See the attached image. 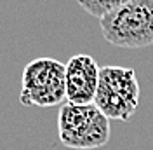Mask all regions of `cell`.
<instances>
[{
	"label": "cell",
	"mask_w": 153,
	"mask_h": 150,
	"mask_svg": "<svg viewBox=\"0 0 153 150\" xmlns=\"http://www.w3.org/2000/svg\"><path fill=\"white\" fill-rule=\"evenodd\" d=\"M132 0H78V5L85 10L87 14L101 19L106 14L113 12L115 9L122 7L125 4H129Z\"/></svg>",
	"instance_id": "obj_6"
},
{
	"label": "cell",
	"mask_w": 153,
	"mask_h": 150,
	"mask_svg": "<svg viewBox=\"0 0 153 150\" xmlns=\"http://www.w3.org/2000/svg\"><path fill=\"white\" fill-rule=\"evenodd\" d=\"M141 87L134 68L103 66L94 105L111 121H129L137 110Z\"/></svg>",
	"instance_id": "obj_3"
},
{
	"label": "cell",
	"mask_w": 153,
	"mask_h": 150,
	"mask_svg": "<svg viewBox=\"0 0 153 150\" xmlns=\"http://www.w3.org/2000/svg\"><path fill=\"white\" fill-rule=\"evenodd\" d=\"M103 37L117 47L141 49L153 44V0H132L99 19Z\"/></svg>",
	"instance_id": "obj_1"
},
{
	"label": "cell",
	"mask_w": 153,
	"mask_h": 150,
	"mask_svg": "<svg viewBox=\"0 0 153 150\" xmlns=\"http://www.w3.org/2000/svg\"><path fill=\"white\" fill-rule=\"evenodd\" d=\"M66 100V65L38 58L25 66L19 101L25 106H56Z\"/></svg>",
	"instance_id": "obj_4"
},
{
	"label": "cell",
	"mask_w": 153,
	"mask_h": 150,
	"mask_svg": "<svg viewBox=\"0 0 153 150\" xmlns=\"http://www.w3.org/2000/svg\"><path fill=\"white\" fill-rule=\"evenodd\" d=\"M110 119L94 103H65L57 115V133L68 148L92 150L105 147L110 140Z\"/></svg>",
	"instance_id": "obj_2"
},
{
	"label": "cell",
	"mask_w": 153,
	"mask_h": 150,
	"mask_svg": "<svg viewBox=\"0 0 153 150\" xmlns=\"http://www.w3.org/2000/svg\"><path fill=\"white\" fill-rule=\"evenodd\" d=\"M101 68L89 54H75L66 63V101L73 105L94 103Z\"/></svg>",
	"instance_id": "obj_5"
}]
</instances>
